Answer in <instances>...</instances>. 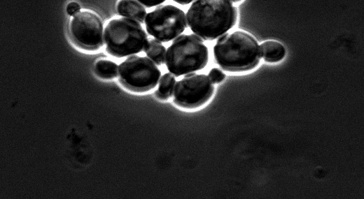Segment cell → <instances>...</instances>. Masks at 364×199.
<instances>
[{
	"label": "cell",
	"mask_w": 364,
	"mask_h": 199,
	"mask_svg": "<svg viewBox=\"0 0 364 199\" xmlns=\"http://www.w3.org/2000/svg\"><path fill=\"white\" fill-rule=\"evenodd\" d=\"M74 40L88 50H97L103 45V24L94 13L83 10L74 15L69 26Z\"/></svg>",
	"instance_id": "cell-8"
},
{
	"label": "cell",
	"mask_w": 364,
	"mask_h": 199,
	"mask_svg": "<svg viewBox=\"0 0 364 199\" xmlns=\"http://www.w3.org/2000/svg\"><path fill=\"white\" fill-rule=\"evenodd\" d=\"M118 74L125 87L133 91L145 92L157 85L161 72L147 57L132 56L119 66Z\"/></svg>",
	"instance_id": "cell-5"
},
{
	"label": "cell",
	"mask_w": 364,
	"mask_h": 199,
	"mask_svg": "<svg viewBox=\"0 0 364 199\" xmlns=\"http://www.w3.org/2000/svg\"><path fill=\"white\" fill-rule=\"evenodd\" d=\"M260 54L265 61L274 63L284 57L286 50L281 43L276 40H267L261 44Z\"/></svg>",
	"instance_id": "cell-10"
},
{
	"label": "cell",
	"mask_w": 364,
	"mask_h": 199,
	"mask_svg": "<svg viewBox=\"0 0 364 199\" xmlns=\"http://www.w3.org/2000/svg\"><path fill=\"white\" fill-rule=\"evenodd\" d=\"M208 59L207 47L193 34L177 38L168 47L165 58L167 69L176 77L204 68Z\"/></svg>",
	"instance_id": "cell-3"
},
{
	"label": "cell",
	"mask_w": 364,
	"mask_h": 199,
	"mask_svg": "<svg viewBox=\"0 0 364 199\" xmlns=\"http://www.w3.org/2000/svg\"><path fill=\"white\" fill-rule=\"evenodd\" d=\"M174 1L179 4L186 5V4L191 3L194 0H174Z\"/></svg>",
	"instance_id": "cell-17"
},
{
	"label": "cell",
	"mask_w": 364,
	"mask_h": 199,
	"mask_svg": "<svg viewBox=\"0 0 364 199\" xmlns=\"http://www.w3.org/2000/svg\"><path fill=\"white\" fill-rule=\"evenodd\" d=\"M97 75L103 79H113L117 76L118 66L112 61L107 59L98 60L94 66Z\"/></svg>",
	"instance_id": "cell-13"
},
{
	"label": "cell",
	"mask_w": 364,
	"mask_h": 199,
	"mask_svg": "<svg viewBox=\"0 0 364 199\" xmlns=\"http://www.w3.org/2000/svg\"><path fill=\"white\" fill-rule=\"evenodd\" d=\"M214 91L213 82L207 75L190 74L175 84L174 101L181 108H198L209 101Z\"/></svg>",
	"instance_id": "cell-7"
},
{
	"label": "cell",
	"mask_w": 364,
	"mask_h": 199,
	"mask_svg": "<svg viewBox=\"0 0 364 199\" xmlns=\"http://www.w3.org/2000/svg\"><path fill=\"white\" fill-rule=\"evenodd\" d=\"M141 3H142L144 6L150 8L153 7L158 5H160V3H162L166 0H138Z\"/></svg>",
	"instance_id": "cell-16"
},
{
	"label": "cell",
	"mask_w": 364,
	"mask_h": 199,
	"mask_svg": "<svg viewBox=\"0 0 364 199\" xmlns=\"http://www.w3.org/2000/svg\"><path fill=\"white\" fill-rule=\"evenodd\" d=\"M107 52L115 57L139 53L145 49L147 34L141 25L132 19L119 17L111 20L104 29Z\"/></svg>",
	"instance_id": "cell-4"
},
{
	"label": "cell",
	"mask_w": 364,
	"mask_h": 199,
	"mask_svg": "<svg viewBox=\"0 0 364 199\" xmlns=\"http://www.w3.org/2000/svg\"><path fill=\"white\" fill-rule=\"evenodd\" d=\"M80 6L76 2H71L66 6V13L69 15H75L76 13L80 12Z\"/></svg>",
	"instance_id": "cell-15"
},
{
	"label": "cell",
	"mask_w": 364,
	"mask_h": 199,
	"mask_svg": "<svg viewBox=\"0 0 364 199\" xmlns=\"http://www.w3.org/2000/svg\"><path fill=\"white\" fill-rule=\"evenodd\" d=\"M176 80L172 73H165L160 79L155 96L160 100H167L172 96Z\"/></svg>",
	"instance_id": "cell-12"
},
{
	"label": "cell",
	"mask_w": 364,
	"mask_h": 199,
	"mask_svg": "<svg viewBox=\"0 0 364 199\" xmlns=\"http://www.w3.org/2000/svg\"><path fill=\"white\" fill-rule=\"evenodd\" d=\"M230 1H231L232 2H238V1H240L241 0H230Z\"/></svg>",
	"instance_id": "cell-18"
},
{
	"label": "cell",
	"mask_w": 364,
	"mask_h": 199,
	"mask_svg": "<svg viewBox=\"0 0 364 199\" xmlns=\"http://www.w3.org/2000/svg\"><path fill=\"white\" fill-rule=\"evenodd\" d=\"M224 73L218 68H212L209 73V78L214 83H219L225 78Z\"/></svg>",
	"instance_id": "cell-14"
},
{
	"label": "cell",
	"mask_w": 364,
	"mask_h": 199,
	"mask_svg": "<svg viewBox=\"0 0 364 199\" xmlns=\"http://www.w3.org/2000/svg\"><path fill=\"white\" fill-rule=\"evenodd\" d=\"M216 63L228 72H244L260 62V48L251 34L237 31L221 36L214 47Z\"/></svg>",
	"instance_id": "cell-2"
},
{
	"label": "cell",
	"mask_w": 364,
	"mask_h": 199,
	"mask_svg": "<svg viewBox=\"0 0 364 199\" xmlns=\"http://www.w3.org/2000/svg\"><path fill=\"white\" fill-rule=\"evenodd\" d=\"M117 10L120 15L141 23L144 22L146 15V9L135 0H120Z\"/></svg>",
	"instance_id": "cell-9"
},
{
	"label": "cell",
	"mask_w": 364,
	"mask_h": 199,
	"mask_svg": "<svg viewBox=\"0 0 364 199\" xmlns=\"http://www.w3.org/2000/svg\"><path fill=\"white\" fill-rule=\"evenodd\" d=\"M236 8L227 0H197L187 12L191 31L204 40L223 35L236 23Z\"/></svg>",
	"instance_id": "cell-1"
},
{
	"label": "cell",
	"mask_w": 364,
	"mask_h": 199,
	"mask_svg": "<svg viewBox=\"0 0 364 199\" xmlns=\"http://www.w3.org/2000/svg\"><path fill=\"white\" fill-rule=\"evenodd\" d=\"M144 51L146 55L156 64H164L166 56L165 47L161 43L155 39H150L145 47Z\"/></svg>",
	"instance_id": "cell-11"
},
{
	"label": "cell",
	"mask_w": 364,
	"mask_h": 199,
	"mask_svg": "<svg viewBox=\"0 0 364 199\" xmlns=\"http://www.w3.org/2000/svg\"><path fill=\"white\" fill-rule=\"evenodd\" d=\"M148 33L161 42H169L186 28L184 12L173 5L158 6L146 17Z\"/></svg>",
	"instance_id": "cell-6"
}]
</instances>
